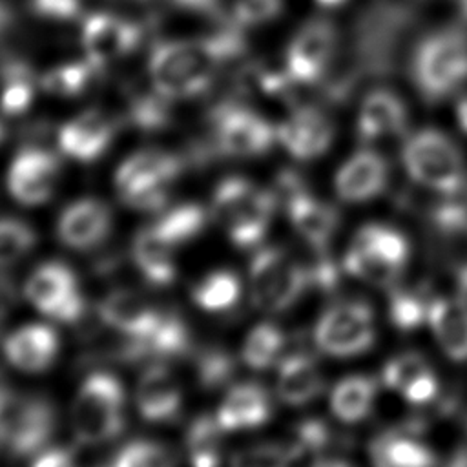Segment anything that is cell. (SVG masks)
Masks as SVG:
<instances>
[{"label":"cell","instance_id":"19","mask_svg":"<svg viewBox=\"0 0 467 467\" xmlns=\"http://www.w3.org/2000/svg\"><path fill=\"white\" fill-rule=\"evenodd\" d=\"M135 405L150 423H173L182 410V390L164 363H150L135 389Z\"/></svg>","mask_w":467,"mask_h":467},{"label":"cell","instance_id":"13","mask_svg":"<svg viewBox=\"0 0 467 467\" xmlns=\"http://www.w3.org/2000/svg\"><path fill=\"white\" fill-rule=\"evenodd\" d=\"M316 347L336 358L358 356L376 341V321L368 303L339 301L328 306L314 327Z\"/></svg>","mask_w":467,"mask_h":467},{"label":"cell","instance_id":"37","mask_svg":"<svg viewBox=\"0 0 467 467\" xmlns=\"http://www.w3.org/2000/svg\"><path fill=\"white\" fill-rule=\"evenodd\" d=\"M431 292L425 286H390L389 292V319L401 330L410 332L429 319Z\"/></svg>","mask_w":467,"mask_h":467},{"label":"cell","instance_id":"40","mask_svg":"<svg viewBox=\"0 0 467 467\" xmlns=\"http://www.w3.org/2000/svg\"><path fill=\"white\" fill-rule=\"evenodd\" d=\"M166 97L151 91H137L128 97L124 124L140 131H159L171 122V108Z\"/></svg>","mask_w":467,"mask_h":467},{"label":"cell","instance_id":"51","mask_svg":"<svg viewBox=\"0 0 467 467\" xmlns=\"http://www.w3.org/2000/svg\"><path fill=\"white\" fill-rule=\"evenodd\" d=\"M456 119H458L460 128L467 133V97L458 100V104H456Z\"/></svg>","mask_w":467,"mask_h":467},{"label":"cell","instance_id":"17","mask_svg":"<svg viewBox=\"0 0 467 467\" xmlns=\"http://www.w3.org/2000/svg\"><path fill=\"white\" fill-rule=\"evenodd\" d=\"M117 131L115 117L102 109H86L58 128L57 148L73 161L95 162L109 150Z\"/></svg>","mask_w":467,"mask_h":467},{"label":"cell","instance_id":"10","mask_svg":"<svg viewBox=\"0 0 467 467\" xmlns=\"http://www.w3.org/2000/svg\"><path fill=\"white\" fill-rule=\"evenodd\" d=\"M252 303L265 312L279 314L297 303L308 290L305 263L281 246H263L250 261Z\"/></svg>","mask_w":467,"mask_h":467},{"label":"cell","instance_id":"53","mask_svg":"<svg viewBox=\"0 0 467 467\" xmlns=\"http://www.w3.org/2000/svg\"><path fill=\"white\" fill-rule=\"evenodd\" d=\"M445 467H467V449L458 451Z\"/></svg>","mask_w":467,"mask_h":467},{"label":"cell","instance_id":"28","mask_svg":"<svg viewBox=\"0 0 467 467\" xmlns=\"http://www.w3.org/2000/svg\"><path fill=\"white\" fill-rule=\"evenodd\" d=\"M175 246L168 243L155 224L139 228L131 244V259L140 275L157 288L170 286L177 277Z\"/></svg>","mask_w":467,"mask_h":467},{"label":"cell","instance_id":"45","mask_svg":"<svg viewBox=\"0 0 467 467\" xmlns=\"http://www.w3.org/2000/svg\"><path fill=\"white\" fill-rule=\"evenodd\" d=\"M283 0H234L232 18L241 27H254L279 16Z\"/></svg>","mask_w":467,"mask_h":467},{"label":"cell","instance_id":"44","mask_svg":"<svg viewBox=\"0 0 467 467\" xmlns=\"http://www.w3.org/2000/svg\"><path fill=\"white\" fill-rule=\"evenodd\" d=\"M330 441H332V432L327 427V423L317 418H308L299 421L294 427V440L290 441V447L299 458L303 454L323 452Z\"/></svg>","mask_w":467,"mask_h":467},{"label":"cell","instance_id":"33","mask_svg":"<svg viewBox=\"0 0 467 467\" xmlns=\"http://www.w3.org/2000/svg\"><path fill=\"white\" fill-rule=\"evenodd\" d=\"M102 71L95 67L86 57L80 60H67L47 69L38 77L40 89L57 99H77L89 91Z\"/></svg>","mask_w":467,"mask_h":467},{"label":"cell","instance_id":"43","mask_svg":"<svg viewBox=\"0 0 467 467\" xmlns=\"http://www.w3.org/2000/svg\"><path fill=\"white\" fill-rule=\"evenodd\" d=\"M296 458L290 443H259L235 452L230 467H290Z\"/></svg>","mask_w":467,"mask_h":467},{"label":"cell","instance_id":"55","mask_svg":"<svg viewBox=\"0 0 467 467\" xmlns=\"http://www.w3.org/2000/svg\"><path fill=\"white\" fill-rule=\"evenodd\" d=\"M7 389H9V387H7V383H5V376H4V372L0 370V398L5 394Z\"/></svg>","mask_w":467,"mask_h":467},{"label":"cell","instance_id":"36","mask_svg":"<svg viewBox=\"0 0 467 467\" xmlns=\"http://www.w3.org/2000/svg\"><path fill=\"white\" fill-rule=\"evenodd\" d=\"M161 235L175 248L197 239L206 224L208 213L199 202H181L153 221Z\"/></svg>","mask_w":467,"mask_h":467},{"label":"cell","instance_id":"3","mask_svg":"<svg viewBox=\"0 0 467 467\" xmlns=\"http://www.w3.org/2000/svg\"><path fill=\"white\" fill-rule=\"evenodd\" d=\"M410 80L427 102H441L467 84V33L441 27L425 35L410 55Z\"/></svg>","mask_w":467,"mask_h":467},{"label":"cell","instance_id":"23","mask_svg":"<svg viewBox=\"0 0 467 467\" xmlns=\"http://www.w3.org/2000/svg\"><path fill=\"white\" fill-rule=\"evenodd\" d=\"M383 383L401 394L412 405H427L436 400L440 381L429 361L416 352H405L392 358L381 372Z\"/></svg>","mask_w":467,"mask_h":467},{"label":"cell","instance_id":"52","mask_svg":"<svg viewBox=\"0 0 467 467\" xmlns=\"http://www.w3.org/2000/svg\"><path fill=\"white\" fill-rule=\"evenodd\" d=\"M312 467H352V465L343 460H337V458H321Z\"/></svg>","mask_w":467,"mask_h":467},{"label":"cell","instance_id":"4","mask_svg":"<svg viewBox=\"0 0 467 467\" xmlns=\"http://www.w3.org/2000/svg\"><path fill=\"white\" fill-rule=\"evenodd\" d=\"M190 168L184 153L144 148L131 153L115 171L119 199L139 212L166 208L175 181Z\"/></svg>","mask_w":467,"mask_h":467},{"label":"cell","instance_id":"50","mask_svg":"<svg viewBox=\"0 0 467 467\" xmlns=\"http://www.w3.org/2000/svg\"><path fill=\"white\" fill-rule=\"evenodd\" d=\"M122 263H124V254L120 250H108V252L93 257L91 272L97 277H109L119 272Z\"/></svg>","mask_w":467,"mask_h":467},{"label":"cell","instance_id":"1","mask_svg":"<svg viewBox=\"0 0 467 467\" xmlns=\"http://www.w3.org/2000/svg\"><path fill=\"white\" fill-rule=\"evenodd\" d=\"M243 27L228 22L201 38H166L151 47L148 77L168 100H186L212 88L219 69L244 55Z\"/></svg>","mask_w":467,"mask_h":467},{"label":"cell","instance_id":"24","mask_svg":"<svg viewBox=\"0 0 467 467\" xmlns=\"http://www.w3.org/2000/svg\"><path fill=\"white\" fill-rule=\"evenodd\" d=\"M372 467H436L434 451L410 427H398L378 434L368 445Z\"/></svg>","mask_w":467,"mask_h":467},{"label":"cell","instance_id":"16","mask_svg":"<svg viewBox=\"0 0 467 467\" xmlns=\"http://www.w3.org/2000/svg\"><path fill=\"white\" fill-rule=\"evenodd\" d=\"M277 142L297 161H314L325 155L336 137L332 117L314 104L294 106L277 126Z\"/></svg>","mask_w":467,"mask_h":467},{"label":"cell","instance_id":"46","mask_svg":"<svg viewBox=\"0 0 467 467\" xmlns=\"http://www.w3.org/2000/svg\"><path fill=\"white\" fill-rule=\"evenodd\" d=\"M306 277H308V288L319 290V292H332L339 285V268L336 261L328 255L325 250H316V255L310 263L305 265Z\"/></svg>","mask_w":467,"mask_h":467},{"label":"cell","instance_id":"30","mask_svg":"<svg viewBox=\"0 0 467 467\" xmlns=\"http://www.w3.org/2000/svg\"><path fill=\"white\" fill-rule=\"evenodd\" d=\"M323 387V372L310 352L296 350L279 361L277 394L285 403L305 405L316 400Z\"/></svg>","mask_w":467,"mask_h":467},{"label":"cell","instance_id":"8","mask_svg":"<svg viewBox=\"0 0 467 467\" xmlns=\"http://www.w3.org/2000/svg\"><path fill=\"white\" fill-rule=\"evenodd\" d=\"M410 246L407 237L387 224H365L352 237L343 268L374 286H394L407 266Z\"/></svg>","mask_w":467,"mask_h":467},{"label":"cell","instance_id":"35","mask_svg":"<svg viewBox=\"0 0 467 467\" xmlns=\"http://www.w3.org/2000/svg\"><path fill=\"white\" fill-rule=\"evenodd\" d=\"M192 301L208 312L232 310L241 297V279L235 272L221 268L206 274L190 288Z\"/></svg>","mask_w":467,"mask_h":467},{"label":"cell","instance_id":"12","mask_svg":"<svg viewBox=\"0 0 467 467\" xmlns=\"http://www.w3.org/2000/svg\"><path fill=\"white\" fill-rule=\"evenodd\" d=\"M337 55V27L327 18H312L290 38L283 69L296 86H314L334 69Z\"/></svg>","mask_w":467,"mask_h":467},{"label":"cell","instance_id":"21","mask_svg":"<svg viewBox=\"0 0 467 467\" xmlns=\"http://www.w3.org/2000/svg\"><path fill=\"white\" fill-rule=\"evenodd\" d=\"M389 175L390 170L383 155L374 150H359L341 164L334 188L345 202H365L387 188Z\"/></svg>","mask_w":467,"mask_h":467},{"label":"cell","instance_id":"57","mask_svg":"<svg viewBox=\"0 0 467 467\" xmlns=\"http://www.w3.org/2000/svg\"><path fill=\"white\" fill-rule=\"evenodd\" d=\"M97 467H111V463L109 465H97Z\"/></svg>","mask_w":467,"mask_h":467},{"label":"cell","instance_id":"18","mask_svg":"<svg viewBox=\"0 0 467 467\" xmlns=\"http://www.w3.org/2000/svg\"><path fill=\"white\" fill-rule=\"evenodd\" d=\"M111 226V208L97 197H82L62 210L57 235L67 248L91 250L106 241Z\"/></svg>","mask_w":467,"mask_h":467},{"label":"cell","instance_id":"38","mask_svg":"<svg viewBox=\"0 0 467 467\" xmlns=\"http://www.w3.org/2000/svg\"><path fill=\"white\" fill-rule=\"evenodd\" d=\"M192 358L197 385L206 392H213L228 385L237 372V361L234 354L217 343L204 345L201 348L195 347Z\"/></svg>","mask_w":467,"mask_h":467},{"label":"cell","instance_id":"27","mask_svg":"<svg viewBox=\"0 0 467 467\" xmlns=\"http://www.w3.org/2000/svg\"><path fill=\"white\" fill-rule=\"evenodd\" d=\"M272 416V400L268 390L257 381L234 385L223 398L217 421L223 431H241L265 425Z\"/></svg>","mask_w":467,"mask_h":467},{"label":"cell","instance_id":"9","mask_svg":"<svg viewBox=\"0 0 467 467\" xmlns=\"http://www.w3.org/2000/svg\"><path fill=\"white\" fill-rule=\"evenodd\" d=\"M206 142L215 157L254 159L274 148L277 128L248 104L224 100L210 111V137Z\"/></svg>","mask_w":467,"mask_h":467},{"label":"cell","instance_id":"42","mask_svg":"<svg viewBox=\"0 0 467 467\" xmlns=\"http://www.w3.org/2000/svg\"><path fill=\"white\" fill-rule=\"evenodd\" d=\"M38 237L35 228L18 217H0V268L27 255Z\"/></svg>","mask_w":467,"mask_h":467},{"label":"cell","instance_id":"41","mask_svg":"<svg viewBox=\"0 0 467 467\" xmlns=\"http://www.w3.org/2000/svg\"><path fill=\"white\" fill-rule=\"evenodd\" d=\"M171 447L155 440H133L126 443L111 462V467H175Z\"/></svg>","mask_w":467,"mask_h":467},{"label":"cell","instance_id":"26","mask_svg":"<svg viewBox=\"0 0 467 467\" xmlns=\"http://www.w3.org/2000/svg\"><path fill=\"white\" fill-rule=\"evenodd\" d=\"M286 215L294 230L314 250H325L330 244L337 226L339 212L330 202H325L310 193V190L292 197L285 204Z\"/></svg>","mask_w":467,"mask_h":467},{"label":"cell","instance_id":"14","mask_svg":"<svg viewBox=\"0 0 467 467\" xmlns=\"http://www.w3.org/2000/svg\"><path fill=\"white\" fill-rule=\"evenodd\" d=\"M144 38V27L126 16L95 11L80 26L84 57L100 71L131 55Z\"/></svg>","mask_w":467,"mask_h":467},{"label":"cell","instance_id":"15","mask_svg":"<svg viewBox=\"0 0 467 467\" xmlns=\"http://www.w3.org/2000/svg\"><path fill=\"white\" fill-rule=\"evenodd\" d=\"M60 170L58 153L40 144H27L7 168V190L24 206L44 204L58 186Z\"/></svg>","mask_w":467,"mask_h":467},{"label":"cell","instance_id":"29","mask_svg":"<svg viewBox=\"0 0 467 467\" xmlns=\"http://www.w3.org/2000/svg\"><path fill=\"white\" fill-rule=\"evenodd\" d=\"M427 321L441 350L454 361H467V296L434 297Z\"/></svg>","mask_w":467,"mask_h":467},{"label":"cell","instance_id":"25","mask_svg":"<svg viewBox=\"0 0 467 467\" xmlns=\"http://www.w3.org/2000/svg\"><path fill=\"white\" fill-rule=\"evenodd\" d=\"M60 352V339L47 325H26L4 341V354L11 365L26 372H42L53 367Z\"/></svg>","mask_w":467,"mask_h":467},{"label":"cell","instance_id":"31","mask_svg":"<svg viewBox=\"0 0 467 467\" xmlns=\"http://www.w3.org/2000/svg\"><path fill=\"white\" fill-rule=\"evenodd\" d=\"M40 89L31 66L16 57L0 62V115L20 117L29 111Z\"/></svg>","mask_w":467,"mask_h":467},{"label":"cell","instance_id":"5","mask_svg":"<svg viewBox=\"0 0 467 467\" xmlns=\"http://www.w3.org/2000/svg\"><path fill=\"white\" fill-rule=\"evenodd\" d=\"M409 177L438 193L458 195L467 184V166L458 144L440 130L423 128L410 133L401 148Z\"/></svg>","mask_w":467,"mask_h":467},{"label":"cell","instance_id":"47","mask_svg":"<svg viewBox=\"0 0 467 467\" xmlns=\"http://www.w3.org/2000/svg\"><path fill=\"white\" fill-rule=\"evenodd\" d=\"M175 13L208 20L212 26H224L234 22L232 15L226 13L223 0H168Z\"/></svg>","mask_w":467,"mask_h":467},{"label":"cell","instance_id":"22","mask_svg":"<svg viewBox=\"0 0 467 467\" xmlns=\"http://www.w3.org/2000/svg\"><path fill=\"white\" fill-rule=\"evenodd\" d=\"M95 310L102 325L124 336H142L153 328L162 308L151 305L135 290L117 288L106 294Z\"/></svg>","mask_w":467,"mask_h":467},{"label":"cell","instance_id":"20","mask_svg":"<svg viewBox=\"0 0 467 467\" xmlns=\"http://www.w3.org/2000/svg\"><path fill=\"white\" fill-rule=\"evenodd\" d=\"M409 109L405 100L389 88L370 89L359 102L356 133L361 142H376L405 133Z\"/></svg>","mask_w":467,"mask_h":467},{"label":"cell","instance_id":"32","mask_svg":"<svg viewBox=\"0 0 467 467\" xmlns=\"http://www.w3.org/2000/svg\"><path fill=\"white\" fill-rule=\"evenodd\" d=\"M378 396V381L370 376H347L330 392L332 414L345 421L356 423L367 418Z\"/></svg>","mask_w":467,"mask_h":467},{"label":"cell","instance_id":"11","mask_svg":"<svg viewBox=\"0 0 467 467\" xmlns=\"http://www.w3.org/2000/svg\"><path fill=\"white\" fill-rule=\"evenodd\" d=\"M26 297L46 317L80 327L89 319V301L75 270L64 261H47L33 270L24 286Z\"/></svg>","mask_w":467,"mask_h":467},{"label":"cell","instance_id":"6","mask_svg":"<svg viewBox=\"0 0 467 467\" xmlns=\"http://www.w3.org/2000/svg\"><path fill=\"white\" fill-rule=\"evenodd\" d=\"M126 394L119 378L109 372L89 374L73 401L71 421L82 445L115 440L126 427Z\"/></svg>","mask_w":467,"mask_h":467},{"label":"cell","instance_id":"7","mask_svg":"<svg viewBox=\"0 0 467 467\" xmlns=\"http://www.w3.org/2000/svg\"><path fill=\"white\" fill-rule=\"evenodd\" d=\"M57 429L53 401L38 392H15L0 398V452L26 458L44 451Z\"/></svg>","mask_w":467,"mask_h":467},{"label":"cell","instance_id":"39","mask_svg":"<svg viewBox=\"0 0 467 467\" xmlns=\"http://www.w3.org/2000/svg\"><path fill=\"white\" fill-rule=\"evenodd\" d=\"M285 347L286 334L275 323L263 321L248 332L241 348V358L250 368L265 370L281 361Z\"/></svg>","mask_w":467,"mask_h":467},{"label":"cell","instance_id":"34","mask_svg":"<svg viewBox=\"0 0 467 467\" xmlns=\"http://www.w3.org/2000/svg\"><path fill=\"white\" fill-rule=\"evenodd\" d=\"M223 427L217 418L201 414L193 418L184 434L190 467H219L223 458Z\"/></svg>","mask_w":467,"mask_h":467},{"label":"cell","instance_id":"2","mask_svg":"<svg viewBox=\"0 0 467 467\" xmlns=\"http://www.w3.org/2000/svg\"><path fill=\"white\" fill-rule=\"evenodd\" d=\"M279 201L272 188H261L241 175L217 182L212 193V217L224 228L237 248H252L263 241Z\"/></svg>","mask_w":467,"mask_h":467},{"label":"cell","instance_id":"48","mask_svg":"<svg viewBox=\"0 0 467 467\" xmlns=\"http://www.w3.org/2000/svg\"><path fill=\"white\" fill-rule=\"evenodd\" d=\"M29 11L47 22H73L82 15V0H29Z\"/></svg>","mask_w":467,"mask_h":467},{"label":"cell","instance_id":"56","mask_svg":"<svg viewBox=\"0 0 467 467\" xmlns=\"http://www.w3.org/2000/svg\"><path fill=\"white\" fill-rule=\"evenodd\" d=\"M5 135H7V128H5V124H4V120H2V115H0V144L4 142V139H5Z\"/></svg>","mask_w":467,"mask_h":467},{"label":"cell","instance_id":"49","mask_svg":"<svg viewBox=\"0 0 467 467\" xmlns=\"http://www.w3.org/2000/svg\"><path fill=\"white\" fill-rule=\"evenodd\" d=\"M31 467H77L75 452L67 447H51L38 452Z\"/></svg>","mask_w":467,"mask_h":467},{"label":"cell","instance_id":"54","mask_svg":"<svg viewBox=\"0 0 467 467\" xmlns=\"http://www.w3.org/2000/svg\"><path fill=\"white\" fill-rule=\"evenodd\" d=\"M321 7H327V9H334V7H339L343 5L347 0H316Z\"/></svg>","mask_w":467,"mask_h":467}]
</instances>
